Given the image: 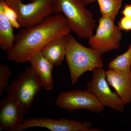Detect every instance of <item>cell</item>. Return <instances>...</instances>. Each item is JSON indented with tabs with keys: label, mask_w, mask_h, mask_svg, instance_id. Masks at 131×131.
<instances>
[{
	"label": "cell",
	"mask_w": 131,
	"mask_h": 131,
	"mask_svg": "<svg viewBox=\"0 0 131 131\" xmlns=\"http://www.w3.org/2000/svg\"><path fill=\"white\" fill-rule=\"evenodd\" d=\"M108 69L118 71L129 70L131 68V43L125 52L118 56L110 61L108 65Z\"/></svg>",
	"instance_id": "16"
},
{
	"label": "cell",
	"mask_w": 131,
	"mask_h": 131,
	"mask_svg": "<svg viewBox=\"0 0 131 131\" xmlns=\"http://www.w3.org/2000/svg\"><path fill=\"white\" fill-rule=\"evenodd\" d=\"M28 62L37 71L38 74L43 83V87L47 90H51L54 87L52 71L54 65L38 52Z\"/></svg>",
	"instance_id": "12"
},
{
	"label": "cell",
	"mask_w": 131,
	"mask_h": 131,
	"mask_svg": "<svg viewBox=\"0 0 131 131\" xmlns=\"http://www.w3.org/2000/svg\"><path fill=\"white\" fill-rule=\"evenodd\" d=\"M3 1L16 12L22 28L37 25L54 11L53 0H32L26 4L23 3L22 0Z\"/></svg>",
	"instance_id": "5"
},
{
	"label": "cell",
	"mask_w": 131,
	"mask_h": 131,
	"mask_svg": "<svg viewBox=\"0 0 131 131\" xmlns=\"http://www.w3.org/2000/svg\"><path fill=\"white\" fill-rule=\"evenodd\" d=\"M71 31L63 15H50L37 25L19 31L13 46L6 52L8 59L17 63L28 62L52 40Z\"/></svg>",
	"instance_id": "1"
},
{
	"label": "cell",
	"mask_w": 131,
	"mask_h": 131,
	"mask_svg": "<svg viewBox=\"0 0 131 131\" xmlns=\"http://www.w3.org/2000/svg\"><path fill=\"white\" fill-rule=\"evenodd\" d=\"M100 6L101 16L115 19L122 7L123 0H96Z\"/></svg>",
	"instance_id": "15"
},
{
	"label": "cell",
	"mask_w": 131,
	"mask_h": 131,
	"mask_svg": "<svg viewBox=\"0 0 131 131\" xmlns=\"http://www.w3.org/2000/svg\"><path fill=\"white\" fill-rule=\"evenodd\" d=\"M92 124L89 121L79 122L66 118L55 120L50 118H28L19 127L17 131H22L33 127L46 128L52 131H101L91 128Z\"/></svg>",
	"instance_id": "9"
},
{
	"label": "cell",
	"mask_w": 131,
	"mask_h": 131,
	"mask_svg": "<svg viewBox=\"0 0 131 131\" xmlns=\"http://www.w3.org/2000/svg\"><path fill=\"white\" fill-rule=\"evenodd\" d=\"M67 42L66 36L55 39L40 51L42 55L54 66H61L65 58Z\"/></svg>",
	"instance_id": "13"
},
{
	"label": "cell",
	"mask_w": 131,
	"mask_h": 131,
	"mask_svg": "<svg viewBox=\"0 0 131 131\" xmlns=\"http://www.w3.org/2000/svg\"><path fill=\"white\" fill-rule=\"evenodd\" d=\"M55 104L59 107L69 112L84 109L92 113H99L105 107L93 94L87 90L62 92Z\"/></svg>",
	"instance_id": "8"
},
{
	"label": "cell",
	"mask_w": 131,
	"mask_h": 131,
	"mask_svg": "<svg viewBox=\"0 0 131 131\" xmlns=\"http://www.w3.org/2000/svg\"><path fill=\"white\" fill-rule=\"evenodd\" d=\"M121 13L123 16L131 18V4L125 5Z\"/></svg>",
	"instance_id": "20"
},
{
	"label": "cell",
	"mask_w": 131,
	"mask_h": 131,
	"mask_svg": "<svg viewBox=\"0 0 131 131\" xmlns=\"http://www.w3.org/2000/svg\"><path fill=\"white\" fill-rule=\"evenodd\" d=\"M42 87L43 83L37 71L31 65L19 75L17 80L9 84L6 91L8 95L16 99L24 112L27 114Z\"/></svg>",
	"instance_id": "4"
},
{
	"label": "cell",
	"mask_w": 131,
	"mask_h": 131,
	"mask_svg": "<svg viewBox=\"0 0 131 131\" xmlns=\"http://www.w3.org/2000/svg\"><path fill=\"white\" fill-rule=\"evenodd\" d=\"M13 75L12 72L9 70V67L7 66L0 65V96L2 95L4 91L8 86L9 79Z\"/></svg>",
	"instance_id": "18"
},
{
	"label": "cell",
	"mask_w": 131,
	"mask_h": 131,
	"mask_svg": "<svg viewBox=\"0 0 131 131\" xmlns=\"http://www.w3.org/2000/svg\"><path fill=\"white\" fill-rule=\"evenodd\" d=\"M114 20L108 16H101L95 34L89 38L90 47L102 54L119 48L122 33Z\"/></svg>",
	"instance_id": "6"
},
{
	"label": "cell",
	"mask_w": 131,
	"mask_h": 131,
	"mask_svg": "<svg viewBox=\"0 0 131 131\" xmlns=\"http://www.w3.org/2000/svg\"><path fill=\"white\" fill-rule=\"evenodd\" d=\"M66 60L70 72L71 82L74 85L84 73L103 68L102 54L94 48L83 46L72 35H66Z\"/></svg>",
	"instance_id": "2"
},
{
	"label": "cell",
	"mask_w": 131,
	"mask_h": 131,
	"mask_svg": "<svg viewBox=\"0 0 131 131\" xmlns=\"http://www.w3.org/2000/svg\"><path fill=\"white\" fill-rule=\"evenodd\" d=\"M25 114L16 99L8 95L0 102L1 130L17 131L26 120Z\"/></svg>",
	"instance_id": "10"
},
{
	"label": "cell",
	"mask_w": 131,
	"mask_h": 131,
	"mask_svg": "<svg viewBox=\"0 0 131 131\" xmlns=\"http://www.w3.org/2000/svg\"><path fill=\"white\" fill-rule=\"evenodd\" d=\"M15 41L14 28L0 6V49L7 51L11 50Z\"/></svg>",
	"instance_id": "14"
},
{
	"label": "cell",
	"mask_w": 131,
	"mask_h": 131,
	"mask_svg": "<svg viewBox=\"0 0 131 131\" xmlns=\"http://www.w3.org/2000/svg\"><path fill=\"white\" fill-rule=\"evenodd\" d=\"M0 6L2 7L5 16L14 28L21 27L18 22L17 15L13 8L8 6L3 0H0Z\"/></svg>",
	"instance_id": "17"
},
{
	"label": "cell",
	"mask_w": 131,
	"mask_h": 131,
	"mask_svg": "<svg viewBox=\"0 0 131 131\" xmlns=\"http://www.w3.org/2000/svg\"><path fill=\"white\" fill-rule=\"evenodd\" d=\"M80 1L82 2L86 5L87 4H90V3L94 2L95 1H96V0H80Z\"/></svg>",
	"instance_id": "21"
},
{
	"label": "cell",
	"mask_w": 131,
	"mask_h": 131,
	"mask_svg": "<svg viewBox=\"0 0 131 131\" xmlns=\"http://www.w3.org/2000/svg\"><path fill=\"white\" fill-rule=\"evenodd\" d=\"M108 84L125 105L131 103V68L128 70L118 71L112 69L106 71Z\"/></svg>",
	"instance_id": "11"
},
{
	"label": "cell",
	"mask_w": 131,
	"mask_h": 131,
	"mask_svg": "<svg viewBox=\"0 0 131 131\" xmlns=\"http://www.w3.org/2000/svg\"><path fill=\"white\" fill-rule=\"evenodd\" d=\"M92 80L86 85L87 91L93 94L104 106L123 112L125 105L116 92L110 89L106 78V71L102 68L93 71Z\"/></svg>",
	"instance_id": "7"
},
{
	"label": "cell",
	"mask_w": 131,
	"mask_h": 131,
	"mask_svg": "<svg viewBox=\"0 0 131 131\" xmlns=\"http://www.w3.org/2000/svg\"><path fill=\"white\" fill-rule=\"evenodd\" d=\"M118 26L121 31H131V18L123 16L118 22Z\"/></svg>",
	"instance_id": "19"
},
{
	"label": "cell",
	"mask_w": 131,
	"mask_h": 131,
	"mask_svg": "<svg viewBox=\"0 0 131 131\" xmlns=\"http://www.w3.org/2000/svg\"><path fill=\"white\" fill-rule=\"evenodd\" d=\"M53 13L63 15L71 31L81 39L94 35L96 21L80 0H53Z\"/></svg>",
	"instance_id": "3"
}]
</instances>
